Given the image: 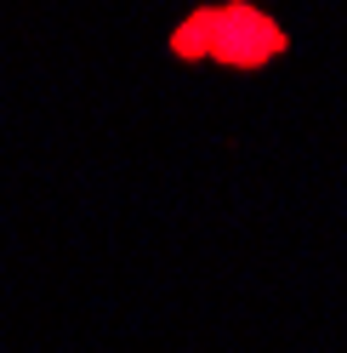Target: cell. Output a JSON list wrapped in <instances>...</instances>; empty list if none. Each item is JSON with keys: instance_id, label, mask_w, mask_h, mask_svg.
<instances>
[{"instance_id": "1", "label": "cell", "mask_w": 347, "mask_h": 353, "mask_svg": "<svg viewBox=\"0 0 347 353\" xmlns=\"http://www.w3.org/2000/svg\"><path fill=\"white\" fill-rule=\"evenodd\" d=\"M279 52H285V34H279L273 17H262L256 6H245V0L216 6V40H211L216 63H228V69H262Z\"/></svg>"}, {"instance_id": "2", "label": "cell", "mask_w": 347, "mask_h": 353, "mask_svg": "<svg viewBox=\"0 0 347 353\" xmlns=\"http://www.w3.org/2000/svg\"><path fill=\"white\" fill-rule=\"evenodd\" d=\"M211 40H216V6L193 12L188 23L177 29V40H171V46H177L182 57H211Z\"/></svg>"}]
</instances>
